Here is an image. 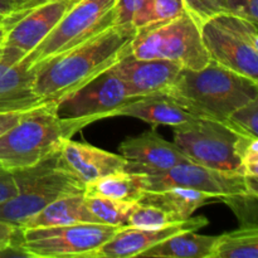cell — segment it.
<instances>
[{"label": "cell", "mask_w": 258, "mask_h": 258, "mask_svg": "<svg viewBox=\"0 0 258 258\" xmlns=\"http://www.w3.org/2000/svg\"><path fill=\"white\" fill-rule=\"evenodd\" d=\"M136 29L112 25L86 42L33 66L39 103L58 102L130 53Z\"/></svg>", "instance_id": "cell-1"}, {"label": "cell", "mask_w": 258, "mask_h": 258, "mask_svg": "<svg viewBox=\"0 0 258 258\" xmlns=\"http://www.w3.org/2000/svg\"><path fill=\"white\" fill-rule=\"evenodd\" d=\"M196 117L224 122L234 110L258 98V82L214 60L201 70H183L168 91Z\"/></svg>", "instance_id": "cell-2"}, {"label": "cell", "mask_w": 258, "mask_h": 258, "mask_svg": "<svg viewBox=\"0 0 258 258\" xmlns=\"http://www.w3.org/2000/svg\"><path fill=\"white\" fill-rule=\"evenodd\" d=\"M85 126L87 123L80 120H62L55 112L54 102L29 108L0 136V164L10 171L34 165Z\"/></svg>", "instance_id": "cell-3"}, {"label": "cell", "mask_w": 258, "mask_h": 258, "mask_svg": "<svg viewBox=\"0 0 258 258\" xmlns=\"http://www.w3.org/2000/svg\"><path fill=\"white\" fill-rule=\"evenodd\" d=\"M58 150L34 165L12 171L18 193L0 204V221L19 228L52 202L85 193V184L59 165Z\"/></svg>", "instance_id": "cell-4"}, {"label": "cell", "mask_w": 258, "mask_h": 258, "mask_svg": "<svg viewBox=\"0 0 258 258\" xmlns=\"http://www.w3.org/2000/svg\"><path fill=\"white\" fill-rule=\"evenodd\" d=\"M130 54L140 59H166L185 70H201L209 62L201 27L186 12L163 23L136 29Z\"/></svg>", "instance_id": "cell-5"}, {"label": "cell", "mask_w": 258, "mask_h": 258, "mask_svg": "<svg viewBox=\"0 0 258 258\" xmlns=\"http://www.w3.org/2000/svg\"><path fill=\"white\" fill-rule=\"evenodd\" d=\"M201 34L209 59L258 82L257 24L221 13L201 25Z\"/></svg>", "instance_id": "cell-6"}, {"label": "cell", "mask_w": 258, "mask_h": 258, "mask_svg": "<svg viewBox=\"0 0 258 258\" xmlns=\"http://www.w3.org/2000/svg\"><path fill=\"white\" fill-rule=\"evenodd\" d=\"M120 227L100 223L19 229L20 238L15 243L25 257L96 258L98 249Z\"/></svg>", "instance_id": "cell-7"}, {"label": "cell", "mask_w": 258, "mask_h": 258, "mask_svg": "<svg viewBox=\"0 0 258 258\" xmlns=\"http://www.w3.org/2000/svg\"><path fill=\"white\" fill-rule=\"evenodd\" d=\"M116 4L117 0H78L25 58L37 66L100 34L115 25Z\"/></svg>", "instance_id": "cell-8"}, {"label": "cell", "mask_w": 258, "mask_h": 258, "mask_svg": "<svg viewBox=\"0 0 258 258\" xmlns=\"http://www.w3.org/2000/svg\"><path fill=\"white\" fill-rule=\"evenodd\" d=\"M239 134L219 121L196 117L174 127V144L193 163L223 171H238L236 144Z\"/></svg>", "instance_id": "cell-9"}, {"label": "cell", "mask_w": 258, "mask_h": 258, "mask_svg": "<svg viewBox=\"0 0 258 258\" xmlns=\"http://www.w3.org/2000/svg\"><path fill=\"white\" fill-rule=\"evenodd\" d=\"M131 100L127 86L110 68L55 102V112L62 120H80L90 125L112 117L116 110Z\"/></svg>", "instance_id": "cell-10"}, {"label": "cell", "mask_w": 258, "mask_h": 258, "mask_svg": "<svg viewBox=\"0 0 258 258\" xmlns=\"http://www.w3.org/2000/svg\"><path fill=\"white\" fill-rule=\"evenodd\" d=\"M140 178L145 190L180 186L212 194L218 197L221 202L227 197L251 193L247 179L238 171L217 170L193 161L178 164L165 171L140 174Z\"/></svg>", "instance_id": "cell-11"}, {"label": "cell", "mask_w": 258, "mask_h": 258, "mask_svg": "<svg viewBox=\"0 0 258 258\" xmlns=\"http://www.w3.org/2000/svg\"><path fill=\"white\" fill-rule=\"evenodd\" d=\"M22 49L0 45V112L25 111L40 105L34 90L35 68Z\"/></svg>", "instance_id": "cell-12"}, {"label": "cell", "mask_w": 258, "mask_h": 258, "mask_svg": "<svg viewBox=\"0 0 258 258\" xmlns=\"http://www.w3.org/2000/svg\"><path fill=\"white\" fill-rule=\"evenodd\" d=\"M78 0H53L23 14L5 15L3 27L5 37L3 44L32 52L58 24L68 9Z\"/></svg>", "instance_id": "cell-13"}, {"label": "cell", "mask_w": 258, "mask_h": 258, "mask_svg": "<svg viewBox=\"0 0 258 258\" xmlns=\"http://www.w3.org/2000/svg\"><path fill=\"white\" fill-rule=\"evenodd\" d=\"M120 154L127 160L128 173H159L178 164L190 161L174 143L159 135L155 128L145 131L120 144Z\"/></svg>", "instance_id": "cell-14"}, {"label": "cell", "mask_w": 258, "mask_h": 258, "mask_svg": "<svg viewBox=\"0 0 258 258\" xmlns=\"http://www.w3.org/2000/svg\"><path fill=\"white\" fill-rule=\"evenodd\" d=\"M206 217H194L174 222L161 228H135L122 227L108 242L98 249L96 258H131L139 257L144 251L176 233L198 231L208 224Z\"/></svg>", "instance_id": "cell-15"}, {"label": "cell", "mask_w": 258, "mask_h": 258, "mask_svg": "<svg viewBox=\"0 0 258 258\" xmlns=\"http://www.w3.org/2000/svg\"><path fill=\"white\" fill-rule=\"evenodd\" d=\"M183 70L179 63L166 59H140L128 53L111 67L127 86L133 98L165 92Z\"/></svg>", "instance_id": "cell-16"}, {"label": "cell", "mask_w": 258, "mask_h": 258, "mask_svg": "<svg viewBox=\"0 0 258 258\" xmlns=\"http://www.w3.org/2000/svg\"><path fill=\"white\" fill-rule=\"evenodd\" d=\"M59 165L81 183H92L108 174L125 171L127 160L86 143L66 139L58 150Z\"/></svg>", "instance_id": "cell-17"}, {"label": "cell", "mask_w": 258, "mask_h": 258, "mask_svg": "<svg viewBox=\"0 0 258 258\" xmlns=\"http://www.w3.org/2000/svg\"><path fill=\"white\" fill-rule=\"evenodd\" d=\"M116 116L135 117L151 125H166L173 128L196 118L165 92L134 98L116 110L112 117Z\"/></svg>", "instance_id": "cell-18"}, {"label": "cell", "mask_w": 258, "mask_h": 258, "mask_svg": "<svg viewBox=\"0 0 258 258\" xmlns=\"http://www.w3.org/2000/svg\"><path fill=\"white\" fill-rule=\"evenodd\" d=\"M214 202H221V199L194 189L171 186L160 190H145L138 203L158 207L170 213L176 221H184L190 218L201 207Z\"/></svg>", "instance_id": "cell-19"}, {"label": "cell", "mask_w": 258, "mask_h": 258, "mask_svg": "<svg viewBox=\"0 0 258 258\" xmlns=\"http://www.w3.org/2000/svg\"><path fill=\"white\" fill-rule=\"evenodd\" d=\"M78 223H97L85 204V193L63 197L30 217L18 229L38 227L70 226ZM101 224V223H100Z\"/></svg>", "instance_id": "cell-20"}, {"label": "cell", "mask_w": 258, "mask_h": 258, "mask_svg": "<svg viewBox=\"0 0 258 258\" xmlns=\"http://www.w3.org/2000/svg\"><path fill=\"white\" fill-rule=\"evenodd\" d=\"M217 236L198 234L197 231L176 233L144 251L139 257L212 258Z\"/></svg>", "instance_id": "cell-21"}, {"label": "cell", "mask_w": 258, "mask_h": 258, "mask_svg": "<svg viewBox=\"0 0 258 258\" xmlns=\"http://www.w3.org/2000/svg\"><path fill=\"white\" fill-rule=\"evenodd\" d=\"M144 191L145 189L140 174L128 171L108 174L85 185V194L87 196L103 197L131 203H138L144 196Z\"/></svg>", "instance_id": "cell-22"}, {"label": "cell", "mask_w": 258, "mask_h": 258, "mask_svg": "<svg viewBox=\"0 0 258 258\" xmlns=\"http://www.w3.org/2000/svg\"><path fill=\"white\" fill-rule=\"evenodd\" d=\"M258 227L241 226L217 236L212 258H257Z\"/></svg>", "instance_id": "cell-23"}, {"label": "cell", "mask_w": 258, "mask_h": 258, "mask_svg": "<svg viewBox=\"0 0 258 258\" xmlns=\"http://www.w3.org/2000/svg\"><path fill=\"white\" fill-rule=\"evenodd\" d=\"M85 204L88 211L95 217L96 222L101 224L115 227H127L128 217L135 203L116 201L103 197L87 196L85 194Z\"/></svg>", "instance_id": "cell-24"}, {"label": "cell", "mask_w": 258, "mask_h": 258, "mask_svg": "<svg viewBox=\"0 0 258 258\" xmlns=\"http://www.w3.org/2000/svg\"><path fill=\"white\" fill-rule=\"evenodd\" d=\"M241 174L244 175L251 193L258 194V138L239 135L236 144Z\"/></svg>", "instance_id": "cell-25"}, {"label": "cell", "mask_w": 258, "mask_h": 258, "mask_svg": "<svg viewBox=\"0 0 258 258\" xmlns=\"http://www.w3.org/2000/svg\"><path fill=\"white\" fill-rule=\"evenodd\" d=\"M179 222L170 213L158 207L150 204L135 203L130 217H128L127 227L135 228H161L169 224Z\"/></svg>", "instance_id": "cell-26"}, {"label": "cell", "mask_w": 258, "mask_h": 258, "mask_svg": "<svg viewBox=\"0 0 258 258\" xmlns=\"http://www.w3.org/2000/svg\"><path fill=\"white\" fill-rule=\"evenodd\" d=\"M150 0H117L116 25H125L139 29L149 24Z\"/></svg>", "instance_id": "cell-27"}, {"label": "cell", "mask_w": 258, "mask_h": 258, "mask_svg": "<svg viewBox=\"0 0 258 258\" xmlns=\"http://www.w3.org/2000/svg\"><path fill=\"white\" fill-rule=\"evenodd\" d=\"M223 123L239 135L258 138V98L234 110Z\"/></svg>", "instance_id": "cell-28"}, {"label": "cell", "mask_w": 258, "mask_h": 258, "mask_svg": "<svg viewBox=\"0 0 258 258\" xmlns=\"http://www.w3.org/2000/svg\"><path fill=\"white\" fill-rule=\"evenodd\" d=\"M257 199L258 194L243 193L227 197V198L223 199V203L228 204L229 208L234 212L237 218L241 222V226L258 227Z\"/></svg>", "instance_id": "cell-29"}, {"label": "cell", "mask_w": 258, "mask_h": 258, "mask_svg": "<svg viewBox=\"0 0 258 258\" xmlns=\"http://www.w3.org/2000/svg\"><path fill=\"white\" fill-rule=\"evenodd\" d=\"M185 12L201 27L214 15L227 13L226 0H183Z\"/></svg>", "instance_id": "cell-30"}, {"label": "cell", "mask_w": 258, "mask_h": 258, "mask_svg": "<svg viewBox=\"0 0 258 258\" xmlns=\"http://www.w3.org/2000/svg\"><path fill=\"white\" fill-rule=\"evenodd\" d=\"M183 12H185L183 0H150L149 24L168 22L179 17Z\"/></svg>", "instance_id": "cell-31"}, {"label": "cell", "mask_w": 258, "mask_h": 258, "mask_svg": "<svg viewBox=\"0 0 258 258\" xmlns=\"http://www.w3.org/2000/svg\"><path fill=\"white\" fill-rule=\"evenodd\" d=\"M227 13L258 24V0H226Z\"/></svg>", "instance_id": "cell-32"}, {"label": "cell", "mask_w": 258, "mask_h": 258, "mask_svg": "<svg viewBox=\"0 0 258 258\" xmlns=\"http://www.w3.org/2000/svg\"><path fill=\"white\" fill-rule=\"evenodd\" d=\"M18 188L10 170L0 164V204L17 196Z\"/></svg>", "instance_id": "cell-33"}, {"label": "cell", "mask_w": 258, "mask_h": 258, "mask_svg": "<svg viewBox=\"0 0 258 258\" xmlns=\"http://www.w3.org/2000/svg\"><path fill=\"white\" fill-rule=\"evenodd\" d=\"M17 234V227L0 221V254H3L10 248Z\"/></svg>", "instance_id": "cell-34"}, {"label": "cell", "mask_w": 258, "mask_h": 258, "mask_svg": "<svg viewBox=\"0 0 258 258\" xmlns=\"http://www.w3.org/2000/svg\"><path fill=\"white\" fill-rule=\"evenodd\" d=\"M27 111V110H25ZM25 111H13V112H0V136L12 128L22 118Z\"/></svg>", "instance_id": "cell-35"}, {"label": "cell", "mask_w": 258, "mask_h": 258, "mask_svg": "<svg viewBox=\"0 0 258 258\" xmlns=\"http://www.w3.org/2000/svg\"><path fill=\"white\" fill-rule=\"evenodd\" d=\"M49 2H53V0H14V13H17V14H23V13L29 12V10L34 9V8L37 7H40V5L43 4H47V3Z\"/></svg>", "instance_id": "cell-36"}, {"label": "cell", "mask_w": 258, "mask_h": 258, "mask_svg": "<svg viewBox=\"0 0 258 258\" xmlns=\"http://www.w3.org/2000/svg\"><path fill=\"white\" fill-rule=\"evenodd\" d=\"M14 0H0V15H9L14 13Z\"/></svg>", "instance_id": "cell-37"}, {"label": "cell", "mask_w": 258, "mask_h": 258, "mask_svg": "<svg viewBox=\"0 0 258 258\" xmlns=\"http://www.w3.org/2000/svg\"><path fill=\"white\" fill-rule=\"evenodd\" d=\"M4 37H5V28L3 27H0V45L3 44V42H4Z\"/></svg>", "instance_id": "cell-38"}, {"label": "cell", "mask_w": 258, "mask_h": 258, "mask_svg": "<svg viewBox=\"0 0 258 258\" xmlns=\"http://www.w3.org/2000/svg\"><path fill=\"white\" fill-rule=\"evenodd\" d=\"M4 17H5V15H0V27L3 25V20H4Z\"/></svg>", "instance_id": "cell-39"}]
</instances>
